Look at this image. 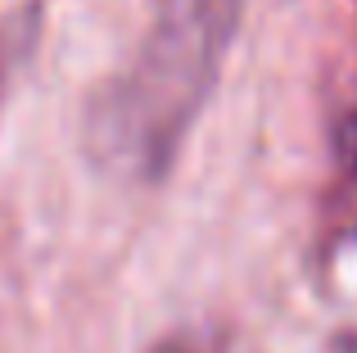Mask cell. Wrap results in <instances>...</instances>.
Listing matches in <instances>:
<instances>
[{
    "label": "cell",
    "mask_w": 357,
    "mask_h": 353,
    "mask_svg": "<svg viewBox=\"0 0 357 353\" xmlns=\"http://www.w3.org/2000/svg\"><path fill=\"white\" fill-rule=\"evenodd\" d=\"M36 32H41V5L36 0L0 18V96H5L9 77L27 63V54L36 45Z\"/></svg>",
    "instance_id": "2"
},
{
    "label": "cell",
    "mask_w": 357,
    "mask_h": 353,
    "mask_svg": "<svg viewBox=\"0 0 357 353\" xmlns=\"http://www.w3.org/2000/svg\"><path fill=\"white\" fill-rule=\"evenodd\" d=\"M340 353H357V336L353 340H340Z\"/></svg>",
    "instance_id": "5"
},
{
    "label": "cell",
    "mask_w": 357,
    "mask_h": 353,
    "mask_svg": "<svg viewBox=\"0 0 357 353\" xmlns=\"http://www.w3.org/2000/svg\"><path fill=\"white\" fill-rule=\"evenodd\" d=\"M154 353H218V349L204 345V340H195V336H172V340H163Z\"/></svg>",
    "instance_id": "4"
},
{
    "label": "cell",
    "mask_w": 357,
    "mask_h": 353,
    "mask_svg": "<svg viewBox=\"0 0 357 353\" xmlns=\"http://www.w3.org/2000/svg\"><path fill=\"white\" fill-rule=\"evenodd\" d=\"M340 154H344V163H349V172L357 181V114H349L340 127Z\"/></svg>",
    "instance_id": "3"
},
{
    "label": "cell",
    "mask_w": 357,
    "mask_h": 353,
    "mask_svg": "<svg viewBox=\"0 0 357 353\" xmlns=\"http://www.w3.org/2000/svg\"><path fill=\"white\" fill-rule=\"evenodd\" d=\"M240 14L244 0H167L158 9L131 63L86 109V150L100 168L136 186L167 176L218 82Z\"/></svg>",
    "instance_id": "1"
}]
</instances>
